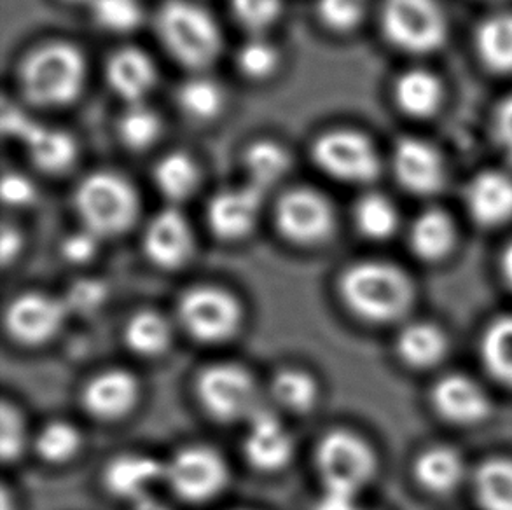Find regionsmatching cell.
<instances>
[{
	"label": "cell",
	"instance_id": "cell-1",
	"mask_svg": "<svg viewBox=\"0 0 512 510\" xmlns=\"http://www.w3.org/2000/svg\"><path fill=\"white\" fill-rule=\"evenodd\" d=\"M18 81L32 105L49 109L72 104L86 83V58L70 42H46L21 60Z\"/></svg>",
	"mask_w": 512,
	"mask_h": 510
},
{
	"label": "cell",
	"instance_id": "cell-2",
	"mask_svg": "<svg viewBox=\"0 0 512 510\" xmlns=\"http://www.w3.org/2000/svg\"><path fill=\"white\" fill-rule=\"evenodd\" d=\"M156 32L168 53L187 69H207L221 55L219 23L193 0H167L156 14Z\"/></svg>",
	"mask_w": 512,
	"mask_h": 510
},
{
	"label": "cell",
	"instance_id": "cell-3",
	"mask_svg": "<svg viewBox=\"0 0 512 510\" xmlns=\"http://www.w3.org/2000/svg\"><path fill=\"white\" fill-rule=\"evenodd\" d=\"M340 292L353 313L371 322H392L408 310L413 299L408 276L381 261L357 262L346 269Z\"/></svg>",
	"mask_w": 512,
	"mask_h": 510
},
{
	"label": "cell",
	"instance_id": "cell-4",
	"mask_svg": "<svg viewBox=\"0 0 512 510\" xmlns=\"http://www.w3.org/2000/svg\"><path fill=\"white\" fill-rule=\"evenodd\" d=\"M74 207L84 229L98 238H111L130 231L137 222L139 194L118 173L95 172L77 186Z\"/></svg>",
	"mask_w": 512,
	"mask_h": 510
},
{
	"label": "cell",
	"instance_id": "cell-5",
	"mask_svg": "<svg viewBox=\"0 0 512 510\" xmlns=\"http://www.w3.org/2000/svg\"><path fill=\"white\" fill-rule=\"evenodd\" d=\"M201 406L221 421H249L264 406L254 376L233 362L205 367L196 380Z\"/></svg>",
	"mask_w": 512,
	"mask_h": 510
},
{
	"label": "cell",
	"instance_id": "cell-6",
	"mask_svg": "<svg viewBox=\"0 0 512 510\" xmlns=\"http://www.w3.org/2000/svg\"><path fill=\"white\" fill-rule=\"evenodd\" d=\"M177 313L187 334L208 345L233 338L242 324V308L236 297L212 285L186 290Z\"/></svg>",
	"mask_w": 512,
	"mask_h": 510
},
{
	"label": "cell",
	"instance_id": "cell-7",
	"mask_svg": "<svg viewBox=\"0 0 512 510\" xmlns=\"http://www.w3.org/2000/svg\"><path fill=\"white\" fill-rule=\"evenodd\" d=\"M324 488L357 495L374 476L376 458L359 435L338 428L320 439L315 453Z\"/></svg>",
	"mask_w": 512,
	"mask_h": 510
},
{
	"label": "cell",
	"instance_id": "cell-8",
	"mask_svg": "<svg viewBox=\"0 0 512 510\" xmlns=\"http://www.w3.org/2000/svg\"><path fill=\"white\" fill-rule=\"evenodd\" d=\"M312 154L320 170L343 182L367 184L380 175V156L373 142L357 130L322 133L313 142Z\"/></svg>",
	"mask_w": 512,
	"mask_h": 510
},
{
	"label": "cell",
	"instance_id": "cell-9",
	"mask_svg": "<svg viewBox=\"0 0 512 510\" xmlns=\"http://www.w3.org/2000/svg\"><path fill=\"white\" fill-rule=\"evenodd\" d=\"M383 32L397 48L425 53L444 41L446 21L434 0H385Z\"/></svg>",
	"mask_w": 512,
	"mask_h": 510
},
{
	"label": "cell",
	"instance_id": "cell-10",
	"mask_svg": "<svg viewBox=\"0 0 512 510\" xmlns=\"http://www.w3.org/2000/svg\"><path fill=\"white\" fill-rule=\"evenodd\" d=\"M278 231L298 245H317L333 235L336 226L331 201L312 187L285 191L275 207Z\"/></svg>",
	"mask_w": 512,
	"mask_h": 510
},
{
	"label": "cell",
	"instance_id": "cell-11",
	"mask_svg": "<svg viewBox=\"0 0 512 510\" xmlns=\"http://www.w3.org/2000/svg\"><path fill=\"white\" fill-rule=\"evenodd\" d=\"M165 479L187 502H207L228 484V465L215 449L187 446L165 463Z\"/></svg>",
	"mask_w": 512,
	"mask_h": 510
},
{
	"label": "cell",
	"instance_id": "cell-12",
	"mask_svg": "<svg viewBox=\"0 0 512 510\" xmlns=\"http://www.w3.org/2000/svg\"><path fill=\"white\" fill-rule=\"evenodd\" d=\"M2 130L25 145L32 163L42 172L62 173L76 163L77 144L70 133L41 125L16 107L4 105Z\"/></svg>",
	"mask_w": 512,
	"mask_h": 510
},
{
	"label": "cell",
	"instance_id": "cell-13",
	"mask_svg": "<svg viewBox=\"0 0 512 510\" xmlns=\"http://www.w3.org/2000/svg\"><path fill=\"white\" fill-rule=\"evenodd\" d=\"M67 315L69 308L63 299L25 292L7 304L4 322L11 338L23 345H42L55 338Z\"/></svg>",
	"mask_w": 512,
	"mask_h": 510
},
{
	"label": "cell",
	"instance_id": "cell-14",
	"mask_svg": "<svg viewBox=\"0 0 512 510\" xmlns=\"http://www.w3.org/2000/svg\"><path fill=\"white\" fill-rule=\"evenodd\" d=\"M263 198L264 189L250 182L247 186L219 191L207 208V221L212 233L226 242L242 240L256 226Z\"/></svg>",
	"mask_w": 512,
	"mask_h": 510
},
{
	"label": "cell",
	"instance_id": "cell-15",
	"mask_svg": "<svg viewBox=\"0 0 512 510\" xmlns=\"http://www.w3.org/2000/svg\"><path fill=\"white\" fill-rule=\"evenodd\" d=\"M247 423L243 441L247 462L261 472L284 469L291 462L294 442L277 414L263 406Z\"/></svg>",
	"mask_w": 512,
	"mask_h": 510
},
{
	"label": "cell",
	"instance_id": "cell-16",
	"mask_svg": "<svg viewBox=\"0 0 512 510\" xmlns=\"http://www.w3.org/2000/svg\"><path fill=\"white\" fill-rule=\"evenodd\" d=\"M144 250L156 266L177 269L194 252V235L186 215L177 208H165L154 215L144 233Z\"/></svg>",
	"mask_w": 512,
	"mask_h": 510
},
{
	"label": "cell",
	"instance_id": "cell-17",
	"mask_svg": "<svg viewBox=\"0 0 512 510\" xmlns=\"http://www.w3.org/2000/svg\"><path fill=\"white\" fill-rule=\"evenodd\" d=\"M139 381L125 369H107L93 376L83 392V406L98 420H118L139 402Z\"/></svg>",
	"mask_w": 512,
	"mask_h": 510
},
{
	"label": "cell",
	"instance_id": "cell-18",
	"mask_svg": "<svg viewBox=\"0 0 512 510\" xmlns=\"http://www.w3.org/2000/svg\"><path fill=\"white\" fill-rule=\"evenodd\" d=\"M105 77L111 90L130 104H142L156 84V65L146 51L126 46L107 60Z\"/></svg>",
	"mask_w": 512,
	"mask_h": 510
},
{
	"label": "cell",
	"instance_id": "cell-19",
	"mask_svg": "<svg viewBox=\"0 0 512 510\" xmlns=\"http://www.w3.org/2000/svg\"><path fill=\"white\" fill-rule=\"evenodd\" d=\"M394 170L402 186L413 193H436L443 186L444 166L439 154L415 138H404L395 147Z\"/></svg>",
	"mask_w": 512,
	"mask_h": 510
},
{
	"label": "cell",
	"instance_id": "cell-20",
	"mask_svg": "<svg viewBox=\"0 0 512 510\" xmlns=\"http://www.w3.org/2000/svg\"><path fill=\"white\" fill-rule=\"evenodd\" d=\"M105 486L112 495L137 502L149 497V490L165 479V465L153 456L128 453L114 458L105 469Z\"/></svg>",
	"mask_w": 512,
	"mask_h": 510
},
{
	"label": "cell",
	"instance_id": "cell-21",
	"mask_svg": "<svg viewBox=\"0 0 512 510\" xmlns=\"http://www.w3.org/2000/svg\"><path fill=\"white\" fill-rule=\"evenodd\" d=\"M441 416L453 423H476L488 413V400L481 386L462 374L444 376L432 393Z\"/></svg>",
	"mask_w": 512,
	"mask_h": 510
},
{
	"label": "cell",
	"instance_id": "cell-22",
	"mask_svg": "<svg viewBox=\"0 0 512 510\" xmlns=\"http://www.w3.org/2000/svg\"><path fill=\"white\" fill-rule=\"evenodd\" d=\"M471 214L485 226L512 219V179L504 173L486 172L472 182L467 194Z\"/></svg>",
	"mask_w": 512,
	"mask_h": 510
},
{
	"label": "cell",
	"instance_id": "cell-23",
	"mask_svg": "<svg viewBox=\"0 0 512 510\" xmlns=\"http://www.w3.org/2000/svg\"><path fill=\"white\" fill-rule=\"evenodd\" d=\"M153 177L168 201L180 203L191 198L200 186V166L186 152H168L154 166Z\"/></svg>",
	"mask_w": 512,
	"mask_h": 510
},
{
	"label": "cell",
	"instance_id": "cell-24",
	"mask_svg": "<svg viewBox=\"0 0 512 510\" xmlns=\"http://www.w3.org/2000/svg\"><path fill=\"white\" fill-rule=\"evenodd\" d=\"M243 165L249 173L250 184L268 189L289 172L291 154L280 142L261 138L247 145L243 152Z\"/></svg>",
	"mask_w": 512,
	"mask_h": 510
},
{
	"label": "cell",
	"instance_id": "cell-25",
	"mask_svg": "<svg viewBox=\"0 0 512 510\" xmlns=\"http://www.w3.org/2000/svg\"><path fill=\"white\" fill-rule=\"evenodd\" d=\"M172 329L167 318L153 310L135 313L125 327V341L132 352L142 357H156L167 350Z\"/></svg>",
	"mask_w": 512,
	"mask_h": 510
},
{
	"label": "cell",
	"instance_id": "cell-26",
	"mask_svg": "<svg viewBox=\"0 0 512 510\" xmlns=\"http://www.w3.org/2000/svg\"><path fill=\"white\" fill-rule=\"evenodd\" d=\"M441 84L436 77L423 72V70H411L399 77L395 84V100L402 111L411 116H429L436 111L441 102Z\"/></svg>",
	"mask_w": 512,
	"mask_h": 510
},
{
	"label": "cell",
	"instance_id": "cell-27",
	"mask_svg": "<svg viewBox=\"0 0 512 510\" xmlns=\"http://www.w3.org/2000/svg\"><path fill=\"white\" fill-rule=\"evenodd\" d=\"M397 350L404 362L413 367H430L443 359L446 338L436 325H408L399 336Z\"/></svg>",
	"mask_w": 512,
	"mask_h": 510
},
{
	"label": "cell",
	"instance_id": "cell-28",
	"mask_svg": "<svg viewBox=\"0 0 512 510\" xmlns=\"http://www.w3.org/2000/svg\"><path fill=\"white\" fill-rule=\"evenodd\" d=\"M416 477L430 491L446 493L453 490L464 474V463L450 448H432L416 462Z\"/></svg>",
	"mask_w": 512,
	"mask_h": 510
},
{
	"label": "cell",
	"instance_id": "cell-29",
	"mask_svg": "<svg viewBox=\"0 0 512 510\" xmlns=\"http://www.w3.org/2000/svg\"><path fill=\"white\" fill-rule=\"evenodd\" d=\"M476 497L485 510H512V460L493 458L476 474Z\"/></svg>",
	"mask_w": 512,
	"mask_h": 510
},
{
	"label": "cell",
	"instance_id": "cell-30",
	"mask_svg": "<svg viewBox=\"0 0 512 510\" xmlns=\"http://www.w3.org/2000/svg\"><path fill=\"white\" fill-rule=\"evenodd\" d=\"M270 390L278 406L292 413H308L319 400L317 381L301 369L278 371L271 380Z\"/></svg>",
	"mask_w": 512,
	"mask_h": 510
},
{
	"label": "cell",
	"instance_id": "cell-31",
	"mask_svg": "<svg viewBox=\"0 0 512 510\" xmlns=\"http://www.w3.org/2000/svg\"><path fill=\"white\" fill-rule=\"evenodd\" d=\"M453 240L455 231L450 219L436 210L420 215L411 229V247L427 261H436L448 254Z\"/></svg>",
	"mask_w": 512,
	"mask_h": 510
},
{
	"label": "cell",
	"instance_id": "cell-32",
	"mask_svg": "<svg viewBox=\"0 0 512 510\" xmlns=\"http://www.w3.org/2000/svg\"><path fill=\"white\" fill-rule=\"evenodd\" d=\"M177 102L180 109L194 121H212L221 114L226 98L221 86L215 81L196 76L180 86Z\"/></svg>",
	"mask_w": 512,
	"mask_h": 510
},
{
	"label": "cell",
	"instance_id": "cell-33",
	"mask_svg": "<svg viewBox=\"0 0 512 510\" xmlns=\"http://www.w3.org/2000/svg\"><path fill=\"white\" fill-rule=\"evenodd\" d=\"M479 55L499 72L512 70V14H500L485 21L478 32Z\"/></svg>",
	"mask_w": 512,
	"mask_h": 510
},
{
	"label": "cell",
	"instance_id": "cell-34",
	"mask_svg": "<svg viewBox=\"0 0 512 510\" xmlns=\"http://www.w3.org/2000/svg\"><path fill=\"white\" fill-rule=\"evenodd\" d=\"M481 352L488 371L512 385V317L497 318L483 336Z\"/></svg>",
	"mask_w": 512,
	"mask_h": 510
},
{
	"label": "cell",
	"instance_id": "cell-35",
	"mask_svg": "<svg viewBox=\"0 0 512 510\" xmlns=\"http://www.w3.org/2000/svg\"><path fill=\"white\" fill-rule=\"evenodd\" d=\"M163 123L158 112L144 104H135L119 119L118 133L121 142L132 151H146L158 142Z\"/></svg>",
	"mask_w": 512,
	"mask_h": 510
},
{
	"label": "cell",
	"instance_id": "cell-36",
	"mask_svg": "<svg viewBox=\"0 0 512 510\" xmlns=\"http://www.w3.org/2000/svg\"><path fill=\"white\" fill-rule=\"evenodd\" d=\"M355 222L362 235L373 240H383L397 228V212L385 196L367 194L357 203Z\"/></svg>",
	"mask_w": 512,
	"mask_h": 510
},
{
	"label": "cell",
	"instance_id": "cell-37",
	"mask_svg": "<svg viewBox=\"0 0 512 510\" xmlns=\"http://www.w3.org/2000/svg\"><path fill=\"white\" fill-rule=\"evenodd\" d=\"M81 446V434L72 423L51 421L35 437V449L42 460L63 463L76 455Z\"/></svg>",
	"mask_w": 512,
	"mask_h": 510
},
{
	"label": "cell",
	"instance_id": "cell-38",
	"mask_svg": "<svg viewBox=\"0 0 512 510\" xmlns=\"http://www.w3.org/2000/svg\"><path fill=\"white\" fill-rule=\"evenodd\" d=\"M93 20L112 34H128L144 20L139 0H90Z\"/></svg>",
	"mask_w": 512,
	"mask_h": 510
},
{
	"label": "cell",
	"instance_id": "cell-39",
	"mask_svg": "<svg viewBox=\"0 0 512 510\" xmlns=\"http://www.w3.org/2000/svg\"><path fill=\"white\" fill-rule=\"evenodd\" d=\"M236 65L247 79L264 81L273 76L280 67V53L271 42L256 35L240 48Z\"/></svg>",
	"mask_w": 512,
	"mask_h": 510
},
{
	"label": "cell",
	"instance_id": "cell-40",
	"mask_svg": "<svg viewBox=\"0 0 512 510\" xmlns=\"http://www.w3.org/2000/svg\"><path fill=\"white\" fill-rule=\"evenodd\" d=\"M231 9L243 28L259 35L277 23L284 0H231Z\"/></svg>",
	"mask_w": 512,
	"mask_h": 510
},
{
	"label": "cell",
	"instance_id": "cell-41",
	"mask_svg": "<svg viewBox=\"0 0 512 510\" xmlns=\"http://www.w3.org/2000/svg\"><path fill=\"white\" fill-rule=\"evenodd\" d=\"M27 444L25 420L16 407L9 402L0 409V455L4 462H14L20 458Z\"/></svg>",
	"mask_w": 512,
	"mask_h": 510
},
{
	"label": "cell",
	"instance_id": "cell-42",
	"mask_svg": "<svg viewBox=\"0 0 512 510\" xmlns=\"http://www.w3.org/2000/svg\"><path fill=\"white\" fill-rule=\"evenodd\" d=\"M369 0H319L320 21L333 32H350L366 14Z\"/></svg>",
	"mask_w": 512,
	"mask_h": 510
},
{
	"label": "cell",
	"instance_id": "cell-43",
	"mask_svg": "<svg viewBox=\"0 0 512 510\" xmlns=\"http://www.w3.org/2000/svg\"><path fill=\"white\" fill-rule=\"evenodd\" d=\"M105 296H107V289L104 283L98 280H81L70 287L69 296L63 301L67 304L69 313L70 311L90 313L104 303Z\"/></svg>",
	"mask_w": 512,
	"mask_h": 510
},
{
	"label": "cell",
	"instance_id": "cell-44",
	"mask_svg": "<svg viewBox=\"0 0 512 510\" xmlns=\"http://www.w3.org/2000/svg\"><path fill=\"white\" fill-rule=\"evenodd\" d=\"M2 200L11 207H25L35 198V186L23 173L7 172L2 177Z\"/></svg>",
	"mask_w": 512,
	"mask_h": 510
},
{
	"label": "cell",
	"instance_id": "cell-45",
	"mask_svg": "<svg viewBox=\"0 0 512 510\" xmlns=\"http://www.w3.org/2000/svg\"><path fill=\"white\" fill-rule=\"evenodd\" d=\"M98 236L90 233L88 229H81L74 235H70L62 245V252L65 255V259L70 262H81L90 261L91 257L95 255L98 249Z\"/></svg>",
	"mask_w": 512,
	"mask_h": 510
},
{
	"label": "cell",
	"instance_id": "cell-46",
	"mask_svg": "<svg viewBox=\"0 0 512 510\" xmlns=\"http://www.w3.org/2000/svg\"><path fill=\"white\" fill-rule=\"evenodd\" d=\"M313 510H362L357 505V495L346 491L324 488Z\"/></svg>",
	"mask_w": 512,
	"mask_h": 510
},
{
	"label": "cell",
	"instance_id": "cell-47",
	"mask_svg": "<svg viewBox=\"0 0 512 510\" xmlns=\"http://www.w3.org/2000/svg\"><path fill=\"white\" fill-rule=\"evenodd\" d=\"M497 137L507 158L512 161V97L502 104L497 114Z\"/></svg>",
	"mask_w": 512,
	"mask_h": 510
},
{
	"label": "cell",
	"instance_id": "cell-48",
	"mask_svg": "<svg viewBox=\"0 0 512 510\" xmlns=\"http://www.w3.org/2000/svg\"><path fill=\"white\" fill-rule=\"evenodd\" d=\"M0 243H2V247H0L2 262L9 264L13 259H16V255L20 254L21 247H23V238H21L20 231L14 226L4 224Z\"/></svg>",
	"mask_w": 512,
	"mask_h": 510
},
{
	"label": "cell",
	"instance_id": "cell-49",
	"mask_svg": "<svg viewBox=\"0 0 512 510\" xmlns=\"http://www.w3.org/2000/svg\"><path fill=\"white\" fill-rule=\"evenodd\" d=\"M132 510H170L167 505L161 504L160 500H156V498L144 497L137 500V502H133Z\"/></svg>",
	"mask_w": 512,
	"mask_h": 510
},
{
	"label": "cell",
	"instance_id": "cell-50",
	"mask_svg": "<svg viewBox=\"0 0 512 510\" xmlns=\"http://www.w3.org/2000/svg\"><path fill=\"white\" fill-rule=\"evenodd\" d=\"M502 264H504V275L512 285V245H509V249L506 250Z\"/></svg>",
	"mask_w": 512,
	"mask_h": 510
},
{
	"label": "cell",
	"instance_id": "cell-51",
	"mask_svg": "<svg viewBox=\"0 0 512 510\" xmlns=\"http://www.w3.org/2000/svg\"><path fill=\"white\" fill-rule=\"evenodd\" d=\"M65 2H70V4H81V2H88V4H90V0H65Z\"/></svg>",
	"mask_w": 512,
	"mask_h": 510
}]
</instances>
